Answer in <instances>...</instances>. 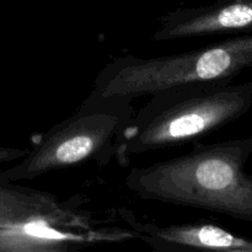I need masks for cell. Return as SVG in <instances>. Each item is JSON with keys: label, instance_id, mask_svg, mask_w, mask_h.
I'll return each instance as SVG.
<instances>
[{"label": "cell", "instance_id": "6da1fadb", "mask_svg": "<svg viewBox=\"0 0 252 252\" xmlns=\"http://www.w3.org/2000/svg\"><path fill=\"white\" fill-rule=\"evenodd\" d=\"M251 154L252 135L197 145L180 157L133 167L125 184L143 199L252 223V176L244 170Z\"/></svg>", "mask_w": 252, "mask_h": 252}, {"label": "cell", "instance_id": "7a4b0ae2", "mask_svg": "<svg viewBox=\"0 0 252 252\" xmlns=\"http://www.w3.org/2000/svg\"><path fill=\"white\" fill-rule=\"evenodd\" d=\"M251 106L252 80L157 93L117 135L115 157L126 166L135 155L186 145L235 122Z\"/></svg>", "mask_w": 252, "mask_h": 252}, {"label": "cell", "instance_id": "3957f363", "mask_svg": "<svg viewBox=\"0 0 252 252\" xmlns=\"http://www.w3.org/2000/svg\"><path fill=\"white\" fill-rule=\"evenodd\" d=\"M233 36L177 54L113 58L98 71L93 91L133 101L172 89L231 83L252 68V32Z\"/></svg>", "mask_w": 252, "mask_h": 252}, {"label": "cell", "instance_id": "277c9868", "mask_svg": "<svg viewBox=\"0 0 252 252\" xmlns=\"http://www.w3.org/2000/svg\"><path fill=\"white\" fill-rule=\"evenodd\" d=\"M133 112L129 98L91 91L71 116L39 135L16 165L0 171V181H30L90 161L107 162Z\"/></svg>", "mask_w": 252, "mask_h": 252}, {"label": "cell", "instance_id": "5b68a950", "mask_svg": "<svg viewBox=\"0 0 252 252\" xmlns=\"http://www.w3.org/2000/svg\"><path fill=\"white\" fill-rule=\"evenodd\" d=\"M120 229H96L88 216L42 217L0 228V252H70L95 244L132 238Z\"/></svg>", "mask_w": 252, "mask_h": 252}, {"label": "cell", "instance_id": "8992f818", "mask_svg": "<svg viewBox=\"0 0 252 252\" xmlns=\"http://www.w3.org/2000/svg\"><path fill=\"white\" fill-rule=\"evenodd\" d=\"M252 32V0H214L206 5L180 7L158 20L157 42L202 36Z\"/></svg>", "mask_w": 252, "mask_h": 252}, {"label": "cell", "instance_id": "52a82bcc", "mask_svg": "<svg viewBox=\"0 0 252 252\" xmlns=\"http://www.w3.org/2000/svg\"><path fill=\"white\" fill-rule=\"evenodd\" d=\"M122 216L133 229L135 236L142 239L155 251H228L252 252V240L235 235L226 229L209 223H180L158 225L139 221L132 212L122 209Z\"/></svg>", "mask_w": 252, "mask_h": 252}, {"label": "cell", "instance_id": "ba28073f", "mask_svg": "<svg viewBox=\"0 0 252 252\" xmlns=\"http://www.w3.org/2000/svg\"><path fill=\"white\" fill-rule=\"evenodd\" d=\"M75 211L48 192L0 181V228L42 217L66 216Z\"/></svg>", "mask_w": 252, "mask_h": 252}, {"label": "cell", "instance_id": "9c48e42d", "mask_svg": "<svg viewBox=\"0 0 252 252\" xmlns=\"http://www.w3.org/2000/svg\"><path fill=\"white\" fill-rule=\"evenodd\" d=\"M27 153L26 149H20L14 147H2L0 145V164L15 162L21 159Z\"/></svg>", "mask_w": 252, "mask_h": 252}]
</instances>
